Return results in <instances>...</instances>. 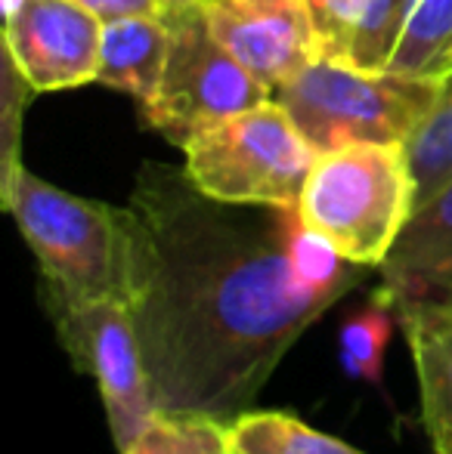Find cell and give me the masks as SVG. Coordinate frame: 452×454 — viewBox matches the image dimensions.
Listing matches in <instances>:
<instances>
[{
    "instance_id": "cell-18",
    "label": "cell",
    "mask_w": 452,
    "mask_h": 454,
    "mask_svg": "<svg viewBox=\"0 0 452 454\" xmlns=\"http://www.w3.org/2000/svg\"><path fill=\"white\" fill-rule=\"evenodd\" d=\"M372 0H304L316 59L350 62V50Z\"/></svg>"
},
{
    "instance_id": "cell-19",
    "label": "cell",
    "mask_w": 452,
    "mask_h": 454,
    "mask_svg": "<svg viewBox=\"0 0 452 454\" xmlns=\"http://www.w3.org/2000/svg\"><path fill=\"white\" fill-rule=\"evenodd\" d=\"M31 93L35 90L22 78L16 62L4 53V72H0V180L22 164L19 143H22V118Z\"/></svg>"
},
{
    "instance_id": "cell-14",
    "label": "cell",
    "mask_w": 452,
    "mask_h": 454,
    "mask_svg": "<svg viewBox=\"0 0 452 454\" xmlns=\"http://www.w3.org/2000/svg\"><path fill=\"white\" fill-rule=\"evenodd\" d=\"M233 427L239 454H366L285 411H245Z\"/></svg>"
},
{
    "instance_id": "cell-15",
    "label": "cell",
    "mask_w": 452,
    "mask_h": 454,
    "mask_svg": "<svg viewBox=\"0 0 452 454\" xmlns=\"http://www.w3.org/2000/svg\"><path fill=\"white\" fill-rule=\"evenodd\" d=\"M400 325L397 306L391 297L375 287L369 303L344 318L338 334V359L347 377L362 383L381 387L385 380V353L393 337V328Z\"/></svg>"
},
{
    "instance_id": "cell-1",
    "label": "cell",
    "mask_w": 452,
    "mask_h": 454,
    "mask_svg": "<svg viewBox=\"0 0 452 454\" xmlns=\"http://www.w3.org/2000/svg\"><path fill=\"white\" fill-rule=\"evenodd\" d=\"M124 297L155 408L235 420L297 340L366 281L297 207L226 204L146 161L124 207Z\"/></svg>"
},
{
    "instance_id": "cell-11",
    "label": "cell",
    "mask_w": 452,
    "mask_h": 454,
    "mask_svg": "<svg viewBox=\"0 0 452 454\" xmlns=\"http://www.w3.org/2000/svg\"><path fill=\"white\" fill-rule=\"evenodd\" d=\"M452 281V180L418 204L391 257L378 266V291L393 300L422 297Z\"/></svg>"
},
{
    "instance_id": "cell-2",
    "label": "cell",
    "mask_w": 452,
    "mask_h": 454,
    "mask_svg": "<svg viewBox=\"0 0 452 454\" xmlns=\"http://www.w3.org/2000/svg\"><path fill=\"white\" fill-rule=\"evenodd\" d=\"M297 214L338 257L378 272L416 214L406 143H350L320 152Z\"/></svg>"
},
{
    "instance_id": "cell-13",
    "label": "cell",
    "mask_w": 452,
    "mask_h": 454,
    "mask_svg": "<svg viewBox=\"0 0 452 454\" xmlns=\"http://www.w3.org/2000/svg\"><path fill=\"white\" fill-rule=\"evenodd\" d=\"M124 454H239L233 427L205 411H164L155 408Z\"/></svg>"
},
{
    "instance_id": "cell-20",
    "label": "cell",
    "mask_w": 452,
    "mask_h": 454,
    "mask_svg": "<svg viewBox=\"0 0 452 454\" xmlns=\"http://www.w3.org/2000/svg\"><path fill=\"white\" fill-rule=\"evenodd\" d=\"M87 10H93L99 19L137 16V12H162L158 0H78Z\"/></svg>"
},
{
    "instance_id": "cell-17",
    "label": "cell",
    "mask_w": 452,
    "mask_h": 454,
    "mask_svg": "<svg viewBox=\"0 0 452 454\" xmlns=\"http://www.w3.org/2000/svg\"><path fill=\"white\" fill-rule=\"evenodd\" d=\"M416 176V207L452 180V72L443 74V87L428 118L406 143Z\"/></svg>"
},
{
    "instance_id": "cell-12",
    "label": "cell",
    "mask_w": 452,
    "mask_h": 454,
    "mask_svg": "<svg viewBox=\"0 0 452 454\" xmlns=\"http://www.w3.org/2000/svg\"><path fill=\"white\" fill-rule=\"evenodd\" d=\"M170 50V25L164 12L106 19L97 81L112 90L131 93L139 108L158 93Z\"/></svg>"
},
{
    "instance_id": "cell-6",
    "label": "cell",
    "mask_w": 452,
    "mask_h": 454,
    "mask_svg": "<svg viewBox=\"0 0 452 454\" xmlns=\"http://www.w3.org/2000/svg\"><path fill=\"white\" fill-rule=\"evenodd\" d=\"M164 16L170 50L158 93L143 106L149 130L183 149L205 127L273 99L270 87L220 43L202 4L164 10Z\"/></svg>"
},
{
    "instance_id": "cell-5",
    "label": "cell",
    "mask_w": 452,
    "mask_h": 454,
    "mask_svg": "<svg viewBox=\"0 0 452 454\" xmlns=\"http://www.w3.org/2000/svg\"><path fill=\"white\" fill-rule=\"evenodd\" d=\"M183 158L195 189L218 201L297 207L316 149L291 114L266 99L199 130L183 145Z\"/></svg>"
},
{
    "instance_id": "cell-16",
    "label": "cell",
    "mask_w": 452,
    "mask_h": 454,
    "mask_svg": "<svg viewBox=\"0 0 452 454\" xmlns=\"http://www.w3.org/2000/svg\"><path fill=\"white\" fill-rule=\"evenodd\" d=\"M452 56V0H416L387 72L443 78Z\"/></svg>"
},
{
    "instance_id": "cell-21",
    "label": "cell",
    "mask_w": 452,
    "mask_h": 454,
    "mask_svg": "<svg viewBox=\"0 0 452 454\" xmlns=\"http://www.w3.org/2000/svg\"><path fill=\"white\" fill-rule=\"evenodd\" d=\"M162 4V12L164 10H177V6H195V4H205V0H158Z\"/></svg>"
},
{
    "instance_id": "cell-22",
    "label": "cell",
    "mask_w": 452,
    "mask_h": 454,
    "mask_svg": "<svg viewBox=\"0 0 452 454\" xmlns=\"http://www.w3.org/2000/svg\"><path fill=\"white\" fill-rule=\"evenodd\" d=\"M447 72H452V56H449V68H447Z\"/></svg>"
},
{
    "instance_id": "cell-10",
    "label": "cell",
    "mask_w": 452,
    "mask_h": 454,
    "mask_svg": "<svg viewBox=\"0 0 452 454\" xmlns=\"http://www.w3.org/2000/svg\"><path fill=\"white\" fill-rule=\"evenodd\" d=\"M418 380L424 433L434 454H452V281L397 303Z\"/></svg>"
},
{
    "instance_id": "cell-8",
    "label": "cell",
    "mask_w": 452,
    "mask_h": 454,
    "mask_svg": "<svg viewBox=\"0 0 452 454\" xmlns=\"http://www.w3.org/2000/svg\"><path fill=\"white\" fill-rule=\"evenodd\" d=\"M103 25L78 0H4V53L35 93L97 81Z\"/></svg>"
},
{
    "instance_id": "cell-9",
    "label": "cell",
    "mask_w": 452,
    "mask_h": 454,
    "mask_svg": "<svg viewBox=\"0 0 452 454\" xmlns=\"http://www.w3.org/2000/svg\"><path fill=\"white\" fill-rule=\"evenodd\" d=\"M220 43L270 90L316 59L304 0H205Z\"/></svg>"
},
{
    "instance_id": "cell-3",
    "label": "cell",
    "mask_w": 452,
    "mask_h": 454,
    "mask_svg": "<svg viewBox=\"0 0 452 454\" xmlns=\"http://www.w3.org/2000/svg\"><path fill=\"white\" fill-rule=\"evenodd\" d=\"M0 204L35 254L41 291L68 300L124 297V210L41 180L25 161L0 180Z\"/></svg>"
},
{
    "instance_id": "cell-4",
    "label": "cell",
    "mask_w": 452,
    "mask_h": 454,
    "mask_svg": "<svg viewBox=\"0 0 452 454\" xmlns=\"http://www.w3.org/2000/svg\"><path fill=\"white\" fill-rule=\"evenodd\" d=\"M440 87L443 78L313 59L276 87L273 99L291 114L320 155L350 143H409L434 108Z\"/></svg>"
},
{
    "instance_id": "cell-7",
    "label": "cell",
    "mask_w": 452,
    "mask_h": 454,
    "mask_svg": "<svg viewBox=\"0 0 452 454\" xmlns=\"http://www.w3.org/2000/svg\"><path fill=\"white\" fill-rule=\"evenodd\" d=\"M47 318L78 371L93 377L103 395L112 442L124 454L155 411L127 297L68 300L41 291Z\"/></svg>"
}]
</instances>
